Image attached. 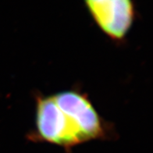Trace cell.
Segmentation results:
<instances>
[{"label":"cell","mask_w":153,"mask_h":153,"mask_svg":"<svg viewBox=\"0 0 153 153\" xmlns=\"http://www.w3.org/2000/svg\"><path fill=\"white\" fill-rule=\"evenodd\" d=\"M114 136L112 125L101 117L88 95L78 89L35 95L34 127L27 135L30 141L71 150L88 141Z\"/></svg>","instance_id":"cell-1"},{"label":"cell","mask_w":153,"mask_h":153,"mask_svg":"<svg viewBox=\"0 0 153 153\" xmlns=\"http://www.w3.org/2000/svg\"><path fill=\"white\" fill-rule=\"evenodd\" d=\"M99 30L116 43L126 39L136 19L134 0H84Z\"/></svg>","instance_id":"cell-2"}]
</instances>
